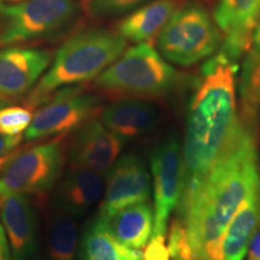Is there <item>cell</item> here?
<instances>
[{
  "label": "cell",
  "mask_w": 260,
  "mask_h": 260,
  "mask_svg": "<svg viewBox=\"0 0 260 260\" xmlns=\"http://www.w3.org/2000/svg\"><path fill=\"white\" fill-rule=\"evenodd\" d=\"M203 73L204 80L188 109L180 207L200 184L237 118L236 65L214 56L204 65Z\"/></svg>",
  "instance_id": "7a4b0ae2"
},
{
  "label": "cell",
  "mask_w": 260,
  "mask_h": 260,
  "mask_svg": "<svg viewBox=\"0 0 260 260\" xmlns=\"http://www.w3.org/2000/svg\"><path fill=\"white\" fill-rule=\"evenodd\" d=\"M100 112L102 107L96 95L83 93L82 87L64 88L48 98L45 105L32 115L23 138L31 142L56 135L65 136Z\"/></svg>",
  "instance_id": "ba28073f"
},
{
  "label": "cell",
  "mask_w": 260,
  "mask_h": 260,
  "mask_svg": "<svg viewBox=\"0 0 260 260\" xmlns=\"http://www.w3.org/2000/svg\"><path fill=\"white\" fill-rule=\"evenodd\" d=\"M6 100L0 98V107L5 105ZM23 136L22 135H5L0 132V160H5L8 155L17 148V146L21 144Z\"/></svg>",
  "instance_id": "4316f807"
},
{
  "label": "cell",
  "mask_w": 260,
  "mask_h": 260,
  "mask_svg": "<svg viewBox=\"0 0 260 260\" xmlns=\"http://www.w3.org/2000/svg\"><path fill=\"white\" fill-rule=\"evenodd\" d=\"M259 17L260 0H220L214 11V22L224 32V40L217 56L236 65L251 48Z\"/></svg>",
  "instance_id": "7c38bea8"
},
{
  "label": "cell",
  "mask_w": 260,
  "mask_h": 260,
  "mask_svg": "<svg viewBox=\"0 0 260 260\" xmlns=\"http://www.w3.org/2000/svg\"><path fill=\"white\" fill-rule=\"evenodd\" d=\"M0 222L8 239L11 260H30L37 252L38 216L28 195L10 194L2 198Z\"/></svg>",
  "instance_id": "5bb4252c"
},
{
  "label": "cell",
  "mask_w": 260,
  "mask_h": 260,
  "mask_svg": "<svg viewBox=\"0 0 260 260\" xmlns=\"http://www.w3.org/2000/svg\"><path fill=\"white\" fill-rule=\"evenodd\" d=\"M159 119L158 107L139 99L118 100L102 112L103 124L125 142L152 132Z\"/></svg>",
  "instance_id": "2e32d148"
},
{
  "label": "cell",
  "mask_w": 260,
  "mask_h": 260,
  "mask_svg": "<svg viewBox=\"0 0 260 260\" xmlns=\"http://www.w3.org/2000/svg\"><path fill=\"white\" fill-rule=\"evenodd\" d=\"M100 174L79 167H71L60 176L56 190L57 209L74 218L82 217L95 205L104 193Z\"/></svg>",
  "instance_id": "9a60e30c"
},
{
  "label": "cell",
  "mask_w": 260,
  "mask_h": 260,
  "mask_svg": "<svg viewBox=\"0 0 260 260\" xmlns=\"http://www.w3.org/2000/svg\"><path fill=\"white\" fill-rule=\"evenodd\" d=\"M32 119V113L28 107L6 106L0 107V132L5 135H21L28 129Z\"/></svg>",
  "instance_id": "603a6c76"
},
{
  "label": "cell",
  "mask_w": 260,
  "mask_h": 260,
  "mask_svg": "<svg viewBox=\"0 0 260 260\" xmlns=\"http://www.w3.org/2000/svg\"><path fill=\"white\" fill-rule=\"evenodd\" d=\"M146 0H86V9L94 17H112L122 15Z\"/></svg>",
  "instance_id": "d4e9b609"
},
{
  "label": "cell",
  "mask_w": 260,
  "mask_h": 260,
  "mask_svg": "<svg viewBox=\"0 0 260 260\" xmlns=\"http://www.w3.org/2000/svg\"><path fill=\"white\" fill-rule=\"evenodd\" d=\"M260 225V188L253 190L234 214L223 236V260H243Z\"/></svg>",
  "instance_id": "e0dca14e"
},
{
  "label": "cell",
  "mask_w": 260,
  "mask_h": 260,
  "mask_svg": "<svg viewBox=\"0 0 260 260\" xmlns=\"http://www.w3.org/2000/svg\"><path fill=\"white\" fill-rule=\"evenodd\" d=\"M241 98L240 115L258 123L260 119V59H245L239 83Z\"/></svg>",
  "instance_id": "7402d4cb"
},
{
  "label": "cell",
  "mask_w": 260,
  "mask_h": 260,
  "mask_svg": "<svg viewBox=\"0 0 260 260\" xmlns=\"http://www.w3.org/2000/svg\"><path fill=\"white\" fill-rule=\"evenodd\" d=\"M177 71L149 42H140L123 52L98 75L95 86L104 92L124 96H158L176 86Z\"/></svg>",
  "instance_id": "277c9868"
},
{
  "label": "cell",
  "mask_w": 260,
  "mask_h": 260,
  "mask_svg": "<svg viewBox=\"0 0 260 260\" xmlns=\"http://www.w3.org/2000/svg\"><path fill=\"white\" fill-rule=\"evenodd\" d=\"M247 253H248V260H260V225L253 234Z\"/></svg>",
  "instance_id": "f1b7e54d"
},
{
  "label": "cell",
  "mask_w": 260,
  "mask_h": 260,
  "mask_svg": "<svg viewBox=\"0 0 260 260\" xmlns=\"http://www.w3.org/2000/svg\"><path fill=\"white\" fill-rule=\"evenodd\" d=\"M0 260H11V253H10L8 239H6L2 222H0Z\"/></svg>",
  "instance_id": "f546056e"
},
{
  "label": "cell",
  "mask_w": 260,
  "mask_h": 260,
  "mask_svg": "<svg viewBox=\"0 0 260 260\" xmlns=\"http://www.w3.org/2000/svg\"><path fill=\"white\" fill-rule=\"evenodd\" d=\"M126 40L119 32L88 29L77 32L58 50L50 70L29 93L28 109L40 106L57 89L95 79L125 51Z\"/></svg>",
  "instance_id": "3957f363"
},
{
  "label": "cell",
  "mask_w": 260,
  "mask_h": 260,
  "mask_svg": "<svg viewBox=\"0 0 260 260\" xmlns=\"http://www.w3.org/2000/svg\"><path fill=\"white\" fill-rule=\"evenodd\" d=\"M81 259L142 260V252L119 243L109 232L105 220L96 217L83 234L81 243Z\"/></svg>",
  "instance_id": "ffe728a7"
},
{
  "label": "cell",
  "mask_w": 260,
  "mask_h": 260,
  "mask_svg": "<svg viewBox=\"0 0 260 260\" xmlns=\"http://www.w3.org/2000/svg\"><path fill=\"white\" fill-rule=\"evenodd\" d=\"M142 260H170L165 235L152 236L142 252Z\"/></svg>",
  "instance_id": "484cf974"
},
{
  "label": "cell",
  "mask_w": 260,
  "mask_h": 260,
  "mask_svg": "<svg viewBox=\"0 0 260 260\" xmlns=\"http://www.w3.org/2000/svg\"><path fill=\"white\" fill-rule=\"evenodd\" d=\"M154 187V223L152 236L165 235L169 217L178 205L183 180L180 142L169 136L155 146L151 157Z\"/></svg>",
  "instance_id": "9c48e42d"
},
{
  "label": "cell",
  "mask_w": 260,
  "mask_h": 260,
  "mask_svg": "<svg viewBox=\"0 0 260 260\" xmlns=\"http://www.w3.org/2000/svg\"><path fill=\"white\" fill-rule=\"evenodd\" d=\"M247 59L256 60L260 59V17L256 22V25L254 28V31H253L252 37V45L249 51L247 52Z\"/></svg>",
  "instance_id": "83f0119b"
},
{
  "label": "cell",
  "mask_w": 260,
  "mask_h": 260,
  "mask_svg": "<svg viewBox=\"0 0 260 260\" xmlns=\"http://www.w3.org/2000/svg\"><path fill=\"white\" fill-rule=\"evenodd\" d=\"M5 162H4V160H0V167H2V165H4Z\"/></svg>",
  "instance_id": "4dcf8cb0"
},
{
  "label": "cell",
  "mask_w": 260,
  "mask_h": 260,
  "mask_svg": "<svg viewBox=\"0 0 260 260\" xmlns=\"http://www.w3.org/2000/svg\"><path fill=\"white\" fill-rule=\"evenodd\" d=\"M3 2H9V0H0V3H3ZM12 2H15V0H12Z\"/></svg>",
  "instance_id": "1f68e13d"
},
{
  "label": "cell",
  "mask_w": 260,
  "mask_h": 260,
  "mask_svg": "<svg viewBox=\"0 0 260 260\" xmlns=\"http://www.w3.org/2000/svg\"><path fill=\"white\" fill-rule=\"evenodd\" d=\"M52 61V53L39 48L10 46L0 50V98L17 99L30 93Z\"/></svg>",
  "instance_id": "4fadbf2b"
},
{
  "label": "cell",
  "mask_w": 260,
  "mask_h": 260,
  "mask_svg": "<svg viewBox=\"0 0 260 260\" xmlns=\"http://www.w3.org/2000/svg\"><path fill=\"white\" fill-rule=\"evenodd\" d=\"M65 153L63 139H56L16 154L0 172V199L10 194H46L59 181Z\"/></svg>",
  "instance_id": "52a82bcc"
},
{
  "label": "cell",
  "mask_w": 260,
  "mask_h": 260,
  "mask_svg": "<svg viewBox=\"0 0 260 260\" xmlns=\"http://www.w3.org/2000/svg\"><path fill=\"white\" fill-rule=\"evenodd\" d=\"M168 249L172 260H197L188 240L186 226L180 220H174L171 224Z\"/></svg>",
  "instance_id": "cb8c5ba5"
},
{
  "label": "cell",
  "mask_w": 260,
  "mask_h": 260,
  "mask_svg": "<svg viewBox=\"0 0 260 260\" xmlns=\"http://www.w3.org/2000/svg\"><path fill=\"white\" fill-rule=\"evenodd\" d=\"M79 11V0L0 3V47L50 37L69 25Z\"/></svg>",
  "instance_id": "8992f818"
},
{
  "label": "cell",
  "mask_w": 260,
  "mask_h": 260,
  "mask_svg": "<svg viewBox=\"0 0 260 260\" xmlns=\"http://www.w3.org/2000/svg\"><path fill=\"white\" fill-rule=\"evenodd\" d=\"M104 220L117 241L130 248H144L153 232V211L147 201L129 205Z\"/></svg>",
  "instance_id": "ac0fdd59"
},
{
  "label": "cell",
  "mask_w": 260,
  "mask_h": 260,
  "mask_svg": "<svg viewBox=\"0 0 260 260\" xmlns=\"http://www.w3.org/2000/svg\"><path fill=\"white\" fill-rule=\"evenodd\" d=\"M178 0H154L119 22L118 32L132 42H147L160 32L177 10Z\"/></svg>",
  "instance_id": "d6986e66"
},
{
  "label": "cell",
  "mask_w": 260,
  "mask_h": 260,
  "mask_svg": "<svg viewBox=\"0 0 260 260\" xmlns=\"http://www.w3.org/2000/svg\"><path fill=\"white\" fill-rule=\"evenodd\" d=\"M151 197V176L145 161L138 155L125 154L106 172V189L100 218L107 219L129 205L148 201Z\"/></svg>",
  "instance_id": "30bf717a"
},
{
  "label": "cell",
  "mask_w": 260,
  "mask_h": 260,
  "mask_svg": "<svg viewBox=\"0 0 260 260\" xmlns=\"http://www.w3.org/2000/svg\"><path fill=\"white\" fill-rule=\"evenodd\" d=\"M256 124L237 115L217 158L180 207L197 260H223L228 224L242 201L260 188Z\"/></svg>",
  "instance_id": "6da1fadb"
},
{
  "label": "cell",
  "mask_w": 260,
  "mask_h": 260,
  "mask_svg": "<svg viewBox=\"0 0 260 260\" xmlns=\"http://www.w3.org/2000/svg\"><path fill=\"white\" fill-rule=\"evenodd\" d=\"M223 41L220 29L204 9L176 10L158 37L161 56L181 67H190L212 56Z\"/></svg>",
  "instance_id": "5b68a950"
},
{
  "label": "cell",
  "mask_w": 260,
  "mask_h": 260,
  "mask_svg": "<svg viewBox=\"0 0 260 260\" xmlns=\"http://www.w3.org/2000/svg\"><path fill=\"white\" fill-rule=\"evenodd\" d=\"M124 145V140L95 117L75 129L67 154L71 167L88 169L104 176L119 157Z\"/></svg>",
  "instance_id": "8fae6325"
},
{
  "label": "cell",
  "mask_w": 260,
  "mask_h": 260,
  "mask_svg": "<svg viewBox=\"0 0 260 260\" xmlns=\"http://www.w3.org/2000/svg\"><path fill=\"white\" fill-rule=\"evenodd\" d=\"M77 225L69 213L57 210L47 226L45 260H76Z\"/></svg>",
  "instance_id": "44dd1931"
}]
</instances>
